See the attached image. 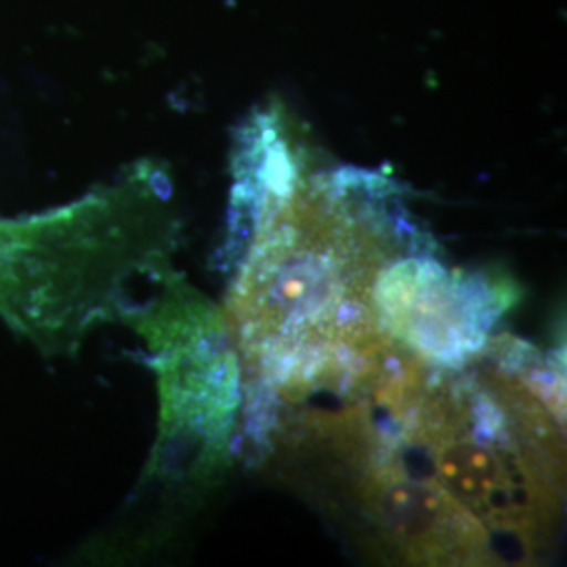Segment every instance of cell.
Here are the masks:
<instances>
[{
    "label": "cell",
    "instance_id": "cell-2",
    "mask_svg": "<svg viewBox=\"0 0 567 567\" xmlns=\"http://www.w3.org/2000/svg\"><path fill=\"white\" fill-rule=\"evenodd\" d=\"M515 290L508 276L450 269L423 231L381 267L372 303L386 334L412 355L429 365L461 368L484 353Z\"/></svg>",
    "mask_w": 567,
    "mask_h": 567
},
{
    "label": "cell",
    "instance_id": "cell-1",
    "mask_svg": "<svg viewBox=\"0 0 567 567\" xmlns=\"http://www.w3.org/2000/svg\"><path fill=\"white\" fill-rule=\"evenodd\" d=\"M156 175L23 219H0V318L47 355L74 353L91 326L126 318L128 284L168 267L171 224Z\"/></svg>",
    "mask_w": 567,
    "mask_h": 567
}]
</instances>
